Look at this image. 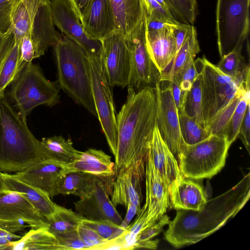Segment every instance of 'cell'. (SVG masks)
<instances>
[{
    "instance_id": "6da1fadb",
    "label": "cell",
    "mask_w": 250,
    "mask_h": 250,
    "mask_svg": "<svg viewBox=\"0 0 250 250\" xmlns=\"http://www.w3.org/2000/svg\"><path fill=\"white\" fill-rule=\"evenodd\" d=\"M117 149L115 174L132 167L145 172V164L157 125L155 87L128 92L127 99L116 116Z\"/></svg>"
},
{
    "instance_id": "7a4b0ae2",
    "label": "cell",
    "mask_w": 250,
    "mask_h": 250,
    "mask_svg": "<svg viewBox=\"0 0 250 250\" xmlns=\"http://www.w3.org/2000/svg\"><path fill=\"white\" fill-rule=\"evenodd\" d=\"M250 197V174L224 193L207 200L199 211L179 209L164 232L165 239L180 248L196 243L232 218Z\"/></svg>"
},
{
    "instance_id": "3957f363",
    "label": "cell",
    "mask_w": 250,
    "mask_h": 250,
    "mask_svg": "<svg viewBox=\"0 0 250 250\" xmlns=\"http://www.w3.org/2000/svg\"><path fill=\"white\" fill-rule=\"evenodd\" d=\"M45 159L41 141L5 95L0 97V170L18 172Z\"/></svg>"
},
{
    "instance_id": "277c9868",
    "label": "cell",
    "mask_w": 250,
    "mask_h": 250,
    "mask_svg": "<svg viewBox=\"0 0 250 250\" xmlns=\"http://www.w3.org/2000/svg\"><path fill=\"white\" fill-rule=\"evenodd\" d=\"M53 47L59 86L76 103L97 117L87 54L65 36Z\"/></svg>"
},
{
    "instance_id": "5b68a950",
    "label": "cell",
    "mask_w": 250,
    "mask_h": 250,
    "mask_svg": "<svg viewBox=\"0 0 250 250\" xmlns=\"http://www.w3.org/2000/svg\"><path fill=\"white\" fill-rule=\"evenodd\" d=\"M195 61L201 75L203 114L207 129L217 113L238 94L250 88V72L245 77L234 78L223 73L205 56Z\"/></svg>"
},
{
    "instance_id": "8992f818",
    "label": "cell",
    "mask_w": 250,
    "mask_h": 250,
    "mask_svg": "<svg viewBox=\"0 0 250 250\" xmlns=\"http://www.w3.org/2000/svg\"><path fill=\"white\" fill-rule=\"evenodd\" d=\"M11 83L9 96L25 121L37 106L51 107L60 101L58 84L47 80L40 66L32 62L25 66Z\"/></svg>"
},
{
    "instance_id": "52a82bcc",
    "label": "cell",
    "mask_w": 250,
    "mask_h": 250,
    "mask_svg": "<svg viewBox=\"0 0 250 250\" xmlns=\"http://www.w3.org/2000/svg\"><path fill=\"white\" fill-rule=\"evenodd\" d=\"M230 145L226 137L213 134L186 144L177 159L181 176L194 180L211 178L225 166Z\"/></svg>"
},
{
    "instance_id": "ba28073f",
    "label": "cell",
    "mask_w": 250,
    "mask_h": 250,
    "mask_svg": "<svg viewBox=\"0 0 250 250\" xmlns=\"http://www.w3.org/2000/svg\"><path fill=\"white\" fill-rule=\"evenodd\" d=\"M250 4V0H217L216 31L221 58L247 39Z\"/></svg>"
},
{
    "instance_id": "9c48e42d",
    "label": "cell",
    "mask_w": 250,
    "mask_h": 250,
    "mask_svg": "<svg viewBox=\"0 0 250 250\" xmlns=\"http://www.w3.org/2000/svg\"><path fill=\"white\" fill-rule=\"evenodd\" d=\"M92 94L97 117L110 151L115 156L117 129L111 87L105 72L102 56H88Z\"/></svg>"
},
{
    "instance_id": "30bf717a",
    "label": "cell",
    "mask_w": 250,
    "mask_h": 250,
    "mask_svg": "<svg viewBox=\"0 0 250 250\" xmlns=\"http://www.w3.org/2000/svg\"><path fill=\"white\" fill-rule=\"evenodd\" d=\"M146 18L125 39L131 58L128 92H138L147 87H155L160 82V73L149 54L146 46Z\"/></svg>"
},
{
    "instance_id": "8fae6325",
    "label": "cell",
    "mask_w": 250,
    "mask_h": 250,
    "mask_svg": "<svg viewBox=\"0 0 250 250\" xmlns=\"http://www.w3.org/2000/svg\"><path fill=\"white\" fill-rule=\"evenodd\" d=\"M157 95V125L161 136L176 159L185 147L181 133L178 110L168 84L155 85Z\"/></svg>"
},
{
    "instance_id": "7c38bea8",
    "label": "cell",
    "mask_w": 250,
    "mask_h": 250,
    "mask_svg": "<svg viewBox=\"0 0 250 250\" xmlns=\"http://www.w3.org/2000/svg\"><path fill=\"white\" fill-rule=\"evenodd\" d=\"M101 42L102 59L109 85L111 87L127 86L131 71V58L125 39L115 31Z\"/></svg>"
},
{
    "instance_id": "4fadbf2b",
    "label": "cell",
    "mask_w": 250,
    "mask_h": 250,
    "mask_svg": "<svg viewBox=\"0 0 250 250\" xmlns=\"http://www.w3.org/2000/svg\"><path fill=\"white\" fill-rule=\"evenodd\" d=\"M50 6L54 23L65 36L81 47L87 55L102 56V42L87 35L67 0H52Z\"/></svg>"
},
{
    "instance_id": "5bb4252c",
    "label": "cell",
    "mask_w": 250,
    "mask_h": 250,
    "mask_svg": "<svg viewBox=\"0 0 250 250\" xmlns=\"http://www.w3.org/2000/svg\"><path fill=\"white\" fill-rule=\"evenodd\" d=\"M145 176L146 223L150 226L166 213L169 207L170 201L169 187L156 169L149 150L145 164Z\"/></svg>"
},
{
    "instance_id": "9a60e30c",
    "label": "cell",
    "mask_w": 250,
    "mask_h": 250,
    "mask_svg": "<svg viewBox=\"0 0 250 250\" xmlns=\"http://www.w3.org/2000/svg\"><path fill=\"white\" fill-rule=\"evenodd\" d=\"M0 221L46 227L45 218L21 193L7 189L0 190Z\"/></svg>"
},
{
    "instance_id": "2e32d148",
    "label": "cell",
    "mask_w": 250,
    "mask_h": 250,
    "mask_svg": "<svg viewBox=\"0 0 250 250\" xmlns=\"http://www.w3.org/2000/svg\"><path fill=\"white\" fill-rule=\"evenodd\" d=\"M54 25L50 1L37 0V8L30 32L35 58L43 55L50 46H53L61 38Z\"/></svg>"
},
{
    "instance_id": "e0dca14e",
    "label": "cell",
    "mask_w": 250,
    "mask_h": 250,
    "mask_svg": "<svg viewBox=\"0 0 250 250\" xmlns=\"http://www.w3.org/2000/svg\"><path fill=\"white\" fill-rule=\"evenodd\" d=\"M77 212L90 220L109 219L120 225L123 220L109 199L104 181L96 178V186L90 195L74 203Z\"/></svg>"
},
{
    "instance_id": "ac0fdd59",
    "label": "cell",
    "mask_w": 250,
    "mask_h": 250,
    "mask_svg": "<svg viewBox=\"0 0 250 250\" xmlns=\"http://www.w3.org/2000/svg\"><path fill=\"white\" fill-rule=\"evenodd\" d=\"M80 21L88 36L101 41L116 31L110 0H91Z\"/></svg>"
},
{
    "instance_id": "d6986e66",
    "label": "cell",
    "mask_w": 250,
    "mask_h": 250,
    "mask_svg": "<svg viewBox=\"0 0 250 250\" xmlns=\"http://www.w3.org/2000/svg\"><path fill=\"white\" fill-rule=\"evenodd\" d=\"M25 183L54 197L57 183L63 176V164L44 159L38 161L21 171L12 174Z\"/></svg>"
},
{
    "instance_id": "ffe728a7",
    "label": "cell",
    "mask_w": 250,
    "mask_h": 250,
    "mask_svg": "<svg viewBox=\"0 0 250 250\" xmlns=\"http://www.w3.org/2000/svg\"><path fill=\"white\" fill-rule=\"evenodd\" d=\"M169 207L176 210L199 211L208 200L200 184L181 175L169 186Z\"/></svg>"
},
{
    "instance_id": "44dd1931",
    "label": "cell",
    "mask_w": 250,
    "mask_h": 250,
    "mask_svg": "<svg viewBox=\"0 0 250 250\" xmlns=\"http://www.w3.org/2000/svg\"><path fill=\"white\" fill-rule=\"evenodd\" d=\"M145 174L132 167L120 169L115 174L111 192V202L115 207L129 203L141 209L142 200L141 182Z\"/></svg>"
},
{
    "instance_id": "7402d4cb",
    "label": "cell",
    "mask_w": 250,
    "mask_h": 250,
    "mask_svg": "<svg viewBox=\"0 0 250 250\" xmlns=\"http://www.w3.org/2000/svg\"><path fill=\"white\" fill-rule=\"evenodd\" d=\"M81 172L92 174L103 181L115 175L114 163L111 157L101 149L89 148L79 152L72 162L63 165V173Z\"/></svg>"
},
{
    "instance_id": "603a6c76",
    "label": "cell",
    "mask_w": 250,
    "mask_h": 250,
    "mask_svg": "<svg viewBox=\"0 0 250 250\" xmlns=\"http://www.w3.org/2000/svg\"><path fill=\"white\" fill-rule=\"evenodd\" d=\"M149 153L156 169L169 188L181 175L178 161L162 138L157 125L154 130Z\"/></svg>"
},
{
    "instance_id": "cb8c5ba5",
    "label": "cell",
    "mask_w": 250,
    "mask_h": 250,
    "mask_svg": "<svg viewBox=\"0 0 250 250\" xmlns=\"http://www.w3.org/2000/svg\"><path fill=\"white\" fill-rule=\"evenodd\" d=\"M116 31L127 38L146 17L143 0H110Z\"/></svg>"
},
{
    "instance_id": "d4e9b609",
    "label": "cell",
    "mask_w": 250,
    "mask_h": 250,
    "mask_svg": "<svg viewBox=\"0 0 250 250\" xmlns=\"http://www.w3.org/2000/svg\"><path fill=\"white\" fill-rule=\"evenodd\" d=\"M176 27L153 33H148L146 30L147 50L160 73L168 65L177 53L173 33V29Z\"/></svg>"
},
{
    "instance_id": "484cf974",
    "label": "cell",
    "mask_w": 250,
    "mask_h": 250,
    "mask_svg": "<svg viewBox=\"0 0 250 250\" xmlns=\"http://www.w3.org/2000/svg\"><path fill=\"white\" fill-rule=\"evenodd\" d=\"M3 180L5 189L21 193L44 218L48 217L55 211L57 204L45 192L7 173H3Z\"/></svg>"
},
{
    "instance_id": "4316f807",
    "label": "cell",
    "mask_w": 250,
    "mask_h": 250,
    "mask_svg": "<svg viewBox=\"0 0 250 250\" xmlns=\"http://www.w3.org/2000/svg\"><path fill=\"white\" fill-rule=\"evenodd\" d=\"M197 35L195 27L191 25L181 47L168 65L160 73V82L171 81L179 74L190 58H195L200 51Z\"/></svg>"
},
{
    "instance_id": "83f0119b",
    "label": "cell",
    "mask_w": 250,
    "mask_h": 250,
    "mask_svg": "<svg viewBox=\"0 0 250 250\" xmlns=\"http://www.w3.org/2000/svg\"><path fill=\"white\" fill-rule=\"evenodd\" d=\"M96 178L92 174L83 172L68 173L57 183L54 196L72 194L80 198L89 196L95 189Z\"/></svg>"
},
{
    "instance_id": "f1b7e54d",
    "label": "cell",
    "mask_w": 250,
    "mask_h": 250,
    "mask_svg": "<svg viewBox=\"0 0 250 250\" xmlns=\"http://www.w3.org/2000/svg\"><path fill=\"white\" fill-rule=\"evenodd\" d=\"M8 250H59L58 240L46 227L31 229L19 239L11 241Z\"/></svg>"
},
{
    "instance_id": "f546056e",
    "label": "cell",
    "mask_w": 250,
    "mask_h": 250,
    "mask_svg": "<svg viewBox=\"0 0 250 250\" xmlns=\"http://www.w3.org/2000/svg\"><path fill=\"white\" fill-rule=\"evenodd\" d=\"M41 144L45 159L63 165L74 161L80 152L74 147L71 139L62 135L42 138Z\"/></svg>"
},
{
    "instance_id": "4dcf8cb0",
    "label": "cell",
    "mask_w": 250,
    "mask_h": 250,
    "mask_svg": "<svg viewBox=\"0 0 250 250\" xmlns=\"http://www.w3.org/2000/svg\"><path fill=\"white\" fill-rule=\"evenodd\" d=\"M84 218L78 212L57 205L54 212L45 218L46 228L55 236L77 229Z\"/></svg>"
},
{
    "instance_id": "1f68e13d",
    "label": "cell",
    "mask_w": 250,
    "mask_h": 250,
    "mask_svg": "<svg viewBox=\"0 0 250 250\" xmlns=\"http://www.w3.org/2000/svg\"><path fill=\"white\" fill-rule=\"evenodd\" d=\"M37 3V0L27 3L19 0L15 8L12 19V28L15 41L19 44L25 35H30Z\"/></svg>"
},
{
    "instance_id": "d6a6232c",
    "label": "cell",
    "mask_w": 250,
    "mask_h": 250,
    "mask_svg": "<svg viewBox=\"0 0 250 250\" xmlns=\"http://www.w3.org/2000/svg\"><path fill=\"white\" fill-rule=\"evenodd\" d=\"M243 45H239L221 58L216 66L221 72L234 78L244 77L250 72V65L242 54Z\"/></svg>"
},
{
    "instance_id": "836d02e7",
    "label": "cell",
    "mask_w": 250,
    "mask_h": 250,
    "mask_svg": "<svg viewBox=\"0 0 250 250\" xmlns=\"http://www.w3.org/2000/svg\"><path fill=\"white\" fill-rule=\"evenodd\" d=\"M183 111L201 126L206 128L203 118L201 90V75H199L187 93Z\"/></svg>"
},
{
    "instance_id": "e575fe53",
    "label": "cell",
    "mask_w": 250,
    "mask_h": 250,
    "mask_svg": "<svg viewBox=\"0 0 250 250\" xmlns=\"http://www.w3.org/2000/svg\"><path fill=\"white\" fill-rule=\"evenodd\" d=\"M173 18L178 22L193 25L198 14L196 0H164Z\"/></svg>"
},
{
    "instance_id": "d590c367",
    "label": "cell",
    "mask_w": 250,
    "mask_h": 250,
    "mask_svg": "<svg viewBox=\"0 0 250 250\" xmlns=\"http://www.w3.org/2000/svg\"><path fill=\"white\" fill-rule=\"evenodd\" d=\"M20 44L15 41L5 54L0 68V97L13 81L20 55Z\"/></svg>"
},
{
    "instance_id": "8d00e7d4",
    "label": "cell",
    "mask_w": 250,
    "mask_h": 250,
    "mask_svg": "<svg viewBox=\"0 0 250 250\" xmlns=\"http://www.w3.org/2000/svg\"><path fill=\"white\" fill-rule=\"evenodd\" d=\"M180 128L184 142L187 145H193L208 138L211 133L201 126L184 111L178 112Z\"/></svg>"
},
{
    "instance_id": "74e56055",
    "label": "cell",
    "mask_w": 250,
    "mask_h": 250,
    "mask_svg": "<svg viewBox=\"0 0 250 250\" xmlns=\"http://www.w3.org/2000/svg\"><path fill=\"white\" fill-rule=\"evenodd\" d=\"M250 89V88H249ZM246 89L238 94L210 120L207 129L211 134L226 137L228 125L236 107Z\"/></svg>"
},
{
    "instance_id": "f35d334b",
    "label": "cell",
    "mask_w": 250,
    "mask_h": 250,
    "mask_svg": "<svg viewBox=\"0 0 250 250\" xmlns=\"http://www.w3.org/2000/svg\"><path fill=\"white\" fill-rule=\"evenodd\" d=\"M250 89L247 90L241 97L228 125L226 137L229 143H232L237 138L244 117L247 104L250 100Z\"/></svg>"
},
{
    "instance_id": "ab89813d",
    "label": "cell",
    "mask_w": 250,
    "mask_h": 250,
    "mask_svg": "<svg viewBox=\"0 0 250 250\" xmlns=\"http://www.w3.org/2000/svg\"><path fill=\"white\" fill-rule=\"evenodd\" d=\"M82 223L96 231L106 240L113 239L121 234L125 230L109 219L90 220L84 218Z\"/></svg>"
},
{
    "instance_id": "60d3db41",
    "label": "cell",
    "mask_w": 250,
    "mask_h": 250,
    "mask_svg": "<svg viewBox=\"0 0 250 250\" xmlns=\"http://www.w3.org/2000/svg\"><path fill=\"white\" fill-rule=\"evenodd\" d=\"M146 19L156 20L172 24H182L176 21L170 13L164 8L156 0H143Z\"/></svg>"
},
{
    "instance_id": "b9f144b4",
    "label": "cell",
    "mask_w": 250,
    "mask_h": 250,
    "mask_svg": "<svg viewBox=\"0 0 250 250\" xmlns=\"http://www.w3.org/2000/svg\"><path fill=\"white\" fill-rule=\"evenodd\" d=\"M200 72V68L194 61V58H190L183 66L179 74L174 77H177L179 80L181 89L187 92L191 88Z\"/></svg>"
},
{
    "instance_id": "7bdbcfd3",
    "label": "cell",
    "mask_w": 250,
    "mask_h": 250,
    "mask_svg": "<svg viewBox=\"0 0 250 250\" xmlns=\"http://www.w3.org/2000/svg\"><path fill=\"white\" fill-rule=\"evenodd\" d=\"M19 48V59L14 78L25 66L31 63L32 60L35 59L34 49L29 35L26 34L22 38Z\"/></svg>"
},
{
    "instance_id": "ee69618b",
    "label": "cell",
    "mask_w": 250,
    "mask_h": 250,
    "mask_svg": "<svg viewBox=\"0 0 250 250\" xmlns=\"http://www.w3.org/2000/svg\"><path fill=\"white\" fill-rule=\"evenodd\" d=\"M59 250H86V247L81 239L77 229L55 235Z\"/></svg>"
},
{
    "instance_id": "f6af8a7d",
    "label": "cell",
    "mask_w": 250,
    "mask_h": 250,
    "mask_svg": "<svg viewBox=\"0 0 250 250\" xmlns=\"http://www.w3.org/2000/svg\"><path fill=\"white\" fill-rule=\"evenodd\" d=\"M77 230L86 247V250H93L95 247L106 241L92 229L82 223L78 227Z\"/></svg>"
},
{
    "instance_id": "bcb514c9",
    "label": "cell",
    "mask_w": 250,
    "mask_h": 250,
    "mask_svg": "<svg viewBox=\"0 0 250 250\" xmlns=\"http://www.w3.org/2000/svg\"><path fill=\"white\" fill-rule=\"evenodd\" d=\"M19 1L0 5V34H5L12 30V17Z\"/></svg>"
},
{
    "instance_id": "7dc6e473",
    "label": "cell",
    "mask_w": 250,
    "mask_h": 250,
    "mask_svg": "<svg viewBox=\"0 0 250 250\" xmlns=\"http://www.w3.org/2000/svg\"><path fill=\"white\" fill-rule=\"evenodd\" d=\"M170 221L169 217L167 214H164L159 220L142 231L137 235L136 241L152 239L163 230L164 226L168 225Z\"/></svg>"
},
{
    "instance_id": "c3c4849f",
    "label": "cell",
    "mask_w": 250,
    "mask_h": 250,
    "mask_svg": "<svg viewBox=\"0 0 250 250\" xmlns=\"http://www.w3.org/2000/svg\"><path fill=\"white\" fill-rule=\"evenodd\" d=\"M242 142L248 153H250V100L248 101L244 117L237 136Z\"/></svg>"
},
{
    "instance_id": "681fc988",
    "label": "cell",
    "mask_w": 250,
    "mask_h": 250,
    "mask_svg": "<svg viewBox=\"0 0 250 250\" xmlns=\"http://www.w3.org/2000/svg\"><path fill=\"white\" fill-rule=\"evenodd\" d=\"M178 112L183 111L184 104L187 92L183 91L180 86V81L177 77L168 81Z\"/></svg>"
},
{
    "instance_id": "f907efd6",
    "label": "cell",
    "mask_w": 250,
    "mask_h": 250,
    "mask_svg": "<svg viewBox=\"0 0 250 250\" xmlns=\"http://www.w3.org/2000/svg\"><path fill=\"white\" fill-rule=\"evenodd\" d=\"M190 25V24H182L173 29L176 43L177 52L183 43Z\"/></svg>"
},
{
    "instance_id": "816d5d0a",
    "label": "cell",
    "mask_w": 250,
    "mask_h": 250,
    "mask_svg": "<svg viewBox=\"0 0 250 250\" xmlns=\"http://www.w3.org/2000/svg\"><path fill=\"white\" fill-rule=\"evenodd\" d=\"M21 237L0 228V250H8L10 243L19 239Z\"/></svg>"
},
{
    "instance_id": "f5cc1de1",
    "label": "cell",
    "mask_w": 250,
    "mask_h": 250,
    "mask_svg": "<svg viewBox=\"0 0 250 250\" xmlns=\"http://www.w3.org/2000/svg\"><path fill=\"white\" fill-rule=\"evenodd\" d=\"M182 24L175 25L159 21L148 20L146 19V30L148 33L156 32L167 28L180 26Z\"/></svg>"
},
{
    "instance_id": "db71d44e",
    "label": "cell",
    "mask_w": 250,
    "mask_h": 250,
    "mask_svg": "<svg viewBox=\"0 0 250 250\" xmlns=\"http://www.w3.org/2000/svg\"><path fill=\"white\" fill-rule=\"evenodd\" d=\"M126 208L127 210L125 217L120 224V227L124 230L129 225L135 215L138 214L141 210L136 206L131 203H129Z\"/></svg>"
},
{
    "instance_id": "11a10c76",
    "label": "cell",
    "mask_w": 250,
    "mask_h": 250,
    "mask_svg": "<svg viewBox=\"0 0 250 250\" xmlns=\"http://www.w3.org/2000/svg\"><path fill=\"white\" fill-rule=\"evenodd\" d=\"M74 10L79 20L89 5L91 0H67Z\"/></svg>"
},
{
    "instance_id": "9f6ffc18",
    "label": "cell",
    "mask_w": 250,
    "mask_h": 250,
    "mask_svg": "<svg viewBox=\"0 0 250 250\" xmlns=\"http://www.w3.org/2000/svg\"><path fill=\"white\" fill-rule=\"evenodd\" d=\"M12 32V30L10 31L9 32L5 34H0V52L2 50L4 45L9 36L10 34Z\"/></svg>"
},
{
    "instance_id": "6f0895ef",
    "label": "cell",
    "mask_w": 250,
    "mask_h": 250,
    "mask_svg": "<svg viewBox=\"0 0 250 250\" xmlns=\"http://www.w3.org/2000/svg\"><path fill=\"white\" fill-rule=\"evenodd\" d=\"M3 173L0 170V190L5 189L3 180Z\"/></svg>"
},
{
    "instance_id": "680465c9",
    "label": "cell",
    "mask_w": 250,
    "mask_h": 250,
    "mask_svg": "<svg viewBox=\"0 0 250 250\" xmlns=\"http://www.w3.org/2000/svg\"><path fill=\"white\" fill-rule=\"evenodd\" d=\"M165 9L168 10L167 6L164 0H156Z\"/></svg>"
},
{
    "instance_id": "91938a15",
    "label": "cell",
    "mask_w": 250,
    "mask_h": 250,
    "mask_svg": "<svg viewBox=\"0 0 250 250\" xmlns=\"http://www.w3.org/2000/svg\"><path fill=\"white\" fill-rule=\"evenodd\" d=\"M17 0H0V5L7 4L14 2Z\"/></svg>"
},
{
    "instance_id": "94428289",
    "label": "cell",
    "mask_w": 250,
    "mask_h": 250,
    "mask_svg": "<svg viewBox=\"0 0 250 250\" xmlns=\"http://www.w3.org/2000/svg\"><path fill=\"white\" fill-rule=\"evenodd\" d=\"M21 0L24 2L27 3V2H31L32 1H33L34 0Z\"/></svg>"
}]
</instances>
